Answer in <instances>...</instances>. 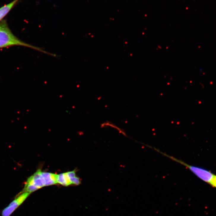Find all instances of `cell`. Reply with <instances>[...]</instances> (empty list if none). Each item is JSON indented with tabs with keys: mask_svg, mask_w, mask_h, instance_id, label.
Here are the masks:
<instances>
[{
	"mask_svg": "<svg viewBox=\"0 0 216 216\" xmlns=\"http://www.w3.org/2000/svg\"><path fill=\"white\" fill-rule=\"evenodd\" d=\"M57 177L58 174L43 171L39 169L25 181L22 192L31 194L42 187L56 184Z\"/></svg>",
	"mask_w": 216,
	"mask_h": 216,
	"instance_id": "1",
	"label": "cell"
},
{
	"mask_svg": "<svg viewBox=\"0 0 216 216\" xmlns=\"http://www.w3.org/2000/svg\"><path fill=\"white\" fill-rule=\"evenodd\" d=\"M13 46L26 47L49 54L39 48L33 46L19 39L11 32L6 21H2L0 23V48Z\"/></svg>",
	"mask_w": 216,
	"mask_h": 216,
	"instance_id": "2",
	"label": "cell"
},
{
	"mask_svg": "<svg viewBox=\"0 0 216 216\" xmlns=\"http://www.w3.org/2000/svg\"><path fill=\"white\" fill-rule=\"evenodd\" d=\"M57 183L65 187L71 185H77L80 184V180L75 171H73L58 174Z\"/></svg>",
	"mask_w": 216,
	"mask_h": 216,
	"instance_id": "3",
	"label": "cell"
},
{
	"mask_svg": "<svg viewBox=\"0 0 216 216\" xmlns=\"http://www.w3.org/2000/svg\"><path fill=\"white\" fill-rule=\"evenodd\" d=\"M30 193L27 192H22L16 197L10 204L3 209L2 212V216H10L11 214L21 204H23Z\"/></svg>",
	"mask_w": 216,
	"mask_h": 216,
	"instance_id": "4",
	"label": "cell"
},
{
	"mask_svg": "<svg viewBox=\"0 0 216 216\" xmlns=\"http://www.w3.org/2000/svg\"><path fill=\"white\" fill-rule=\"evenodd\" d=\"M19 1V0H14L9 4H6L2 7L0 8V21H1L3 18L7 15Z\"/></svg>",
	"mask_w": 216,
	"mask_h": 216,
	"instance_id": "5",
	"label": "cell"
},
{
	"mask_svg": "<svg viewBox=\"0 0 216 216\" xmlns=\"http://www.w3.org/2000/svg\"><path fill=\"white\" fill-rule=\"evenodd\" d=\"M211 185L213 186V187L216 188V175H215L212 181H211V183L210 184Z\"/></svg>",
	"mask_w": 216,
	"mask_h": 216,
	"instance_id": "6",
	"label": "cell"
}]
</instances>
